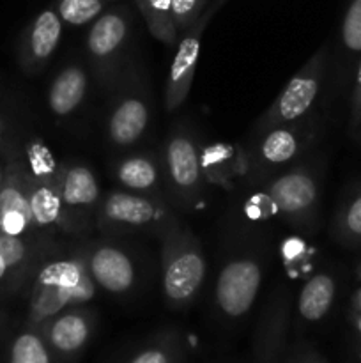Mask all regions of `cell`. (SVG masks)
<instances>
[{
    "mask_svg": "<svg viewBox=\"0 0 361 363\" xmlns=\"http://www.w3.org/2000/svg\"><path fill=\"white\" fill-rule=\"evenodd\" d=\"M268 272V245L250 230L227 240L212 287V308L225 325H239L255 307Z\"/></svg>",
    "mask_w": 361,
    "mask_h": 363,
    "instance_id": "1",
    "label": "cell"
},
{
    "mask_svg": "<svg viewBox=\"0 0 361 363\" xmlns=\"http://www.w3.org/2000/svg\"><path fill=\"white\" fill-rule=\"evenodd\" d=\"M257 188L262 201L268 202L285 225L303 234L317 233L324 188V160L321 156H303Z\"/></svg>",
    "mask_w": 361,
    "mask_h": 363,
    "instance_id": "2",
    "label": "cell"
},
{
    "mask_svg": "<svg viewBox=\"0 0 361 363\" xmlns=\"http://www.w3.org/2000/svg\"><path fill=\"white\" fill-rule=\"evenodd\" d=\"M99 287L87 268L84 245L48 259L32 279L25 325L38 328L42 321L74 305H88Z\"/></svg>",
    "mask_w": 361,
    "mask_h": 363,
    "instance_id": "3",
    "label": "cell"
},
{
    "mask_svg": "<svg viewBox=\"0 0 361 363\" xmlns=\"http://www.w3.org/2000/svg\"><path fill=\"white\" fill-rule=\"evenodd\" d=\"M324 130L321 116L311 112L304 119L251 133L241 152V176L250 186H260L269 177L289 169L310 155Z\"/></svg>",
    "mask_w": 361,
    "mask_h": 363,
    "instance_id": "4",
    "label": "cell"
},
{
    "mask_svg": "<svg viewBox=\"0 0 361 363\" xmlns=\"http://www.w3.org/2000/svg\"><path fill=\"white\" fill-rule=\"evenodd\" d=\"M108 96L105 138L113 149L124 151L145 137L154 110L149 74L133 52L127 57Z\"/></svg>",
    "mask_w": 361,
    "mask_h": 363,
    "instance_id": "5",
    "label": "cell"
},
{
    "mask_svg": "<svg viewBox=\"0 0 361 363\" xmlns=\"http://www.w3.org/2000/svg\"><path fill=\"white\" fill-rule=\"evenodd\" d=\"M202 140L188 121H177L158 149L165 197L179 213L202 208L207 181L200 158Z\"/></svg>",
    "mask_w": 361,
    "mask_h": 363,
    "instance_id": "6",
    "label": "cell"
},
{
    "mask_svg": "<svg viewBox=\"0 0 361 363\" xmlns=\"http://www.w3.org/2000/svg\"><path fill=\"white\" fill-rule=\"evenodd\" d=\"M158 241L163 300L172 311H186L207 279L204 248L183 220L168 227Z\"/></svg>",
    "mask_w": 361,
    "mask_h": 363,
    "instance_id": "7",
    "label": "cell"
},
{
    "mask_svg": "<svg viewBox=\"0 0 361 363\" xmlns=\"http://www.w3.org/2000/svg\"><path fill=\"white\" fill-rule=\"evenodd\" d=\"M179 220V211H176L166 199L140 195L117 186L103 191L94 230L105 236L119 238L126 234H149L158 240Z\"/></svg>",
    "mask_w": 361,
    "mask_h": 363,
    "instance_id": "8",
    "label": "cell"
},
{
    "mask_svg": "<svg viewBox=\"0 0 361 363\" xmlns=\"http://www.w3.org/2000/svg\"><path fill=\"white\" fill-rule=\"evenodd\" d=\"M133 20L127 7H110L91 23L85 38L88 73L106 94L130 57Z\"/></svg>",
    "mask_w": 361,
    "mask_h": 363,
    "instance_id": "9",
    "label": "cell"
},
{
    "mask_svg": "<svg viewBox=\"0 0 361 363\" xmlns=\"http://www.w3.org/2000/svg\"><path fill=\"white\" fill-rule=\"evenodd\" d=\"M23 162L28 176V201L35 233L73 238L57 184L59 163L41 142L28 145L27 152H23Z\"/></svg>",
    "mask_w": 361,
    "mask_h": 363,
    "instance_id": "10",
    "label": "cell"
},
{
    "mask_svg": "<svg viewBox=\"0 0 361 363\" xmlns=\"http://www.w3.org/2000/svg\"><path fill=\"white\" fill-rule=\"evenodd\" d=\"M329 50L321 46L282 89L269 108L255 121L253 133L296 123L315 112L329 71Z\"/></svg>",
    "mask_w": 361,
    "mask_h": 363,
    "instance_id": "11",
    "label": "cell"
},
{
    "mask_svg": "<svg viewBox=\"0 0 361 363\" xmlns=\"http://www.w3.org/2000/svg\"><path fill=\"white\" fill-rule=\"evenodd\" d=\"M87 268L99 291L117 298L134 294L142 282V264L138 254L124 245L119 236L99 234L84 243Z\"/></svg>",
    "mask_w": 361,
    "mask_h": 363,
    "instance_id": "12",
    "label": "cell"
},
{
    "mask_svg": "<svg viewBox=\"0 0 361 363\" xmlns=\"http://www.w3.org/2000/svg\"><path fill=\"white\" fill-rule=\"evenodd\" d=\"M57 184L73 238H87L94 230L96 213L103 199L98 176L85 163L64 162L59 163Z\"/></svg>",
    "mask_w": 361,
    "mask_h": 363,
    "instance_id": "13",
    "label": "cell"
},
{
    "mask_svg": "<svg viewBox=\"0 0 361 363\" xmlns=\"http://www.w3.org/2000/svg\"><path fill=\"white\" fill-rule=\"evenodd\" d=\"M98 321L94 307L74 305L42 321L38 330L60 362L76 363L94 339Z\"/></svg>",
    "mask_w": 361,
    "mask_h": 363,
    "instance_id": "14",
    "label": "cell"
},
{
    "mask_svg": "<svg viewBox=\"0 0 361 363\" xmlns=\"http://www.w3.org/2000/svg\"><path fill=\"white\" fill-rule=\"evenodd\" d=\"M219 7H222V4L212 0L211 6L204 11V14L186 32L179 35V41L176 45V55H173L170 69L166 73L165 91H163V105H165L166 112L179 110L190 96L195 71H197L202 35H204L205 28L209 27L212 16Z\"/></svg>",
    "mask_w": 361,
    "mask_h": 363,
    "instance_id": "15",
    "label": "cell"
},
{
    "mask_svg": "<svg viewBox=\"0 0 361 363\" xmlns=\"http://www.w3.org/2000/svg\"><path fill=\"white\" fill-rule=\"evenodd\" d=\"M292 325V298L287 287H278L258 314L251 339L250 363H282Z\"/></svg>",
    "mask_w": 361,
    "mask_h": 363,
    "instance_id": "16",
    "label": "cell"
},
{
    "mask_svg": "<svg viewBox=\"0 0 361 363\" xmlns=\"http://www.w3.org/2000/svg\"><path fill=\"white\" fill-rule=\"evenodd\" d=\"M0 233L11 236H30L35 233L23 160L14 158L6 169V179L0 191Z\"/></svg>",
    "mask_w": 361,
    "mask_h": 363,
    "instance_id": "17",
    "label": "cell"
},
{
    "mask_svg": "<svg viewBox=\"0 0 361 363\" xmlns=\"http://www.w3.org/2000/svg\"><path fill=\"white\" fill-rule=\"evenodd\" d=\"M64 34V23L55 7H46L35 14L21 39V64L28 73L41 71L55 50L59 48Z\"/></svg>",
    "mask_w": 361,
    "mask_h": 363,
    "instance_id": "18",
    "label": "cell"
},
{
    "mask_svg": "<svg viewBox=\"0 0 361 363\" xmlns=\"http://www.w3.org/2000/svg\"><path fill=\"white\" fill-rule=\"evenodd\" d=\"M113 181L119 188L151 197H165L158 151H133L112 163Z\"/></svg>",
    "mask_w": 361,
    "mask_h": 363,
    "instance_id": "19",
    "label": "cell"
},
{
    "mask_svg": "<svg viewBox=\"0 0 361 363\" xmlns=\"http://www.w3.org/2000/svg\"><path fill=\"white\" fill-rule=\"evenodd\" d=\"M88 91V67L73 60L60 67L50 82L46 103L52 116L66 119L84 105Z\"/></svg>",
    "mask_w": 361,
    "mask_h": 363,
    "instance_id": "20",
    "label": "cell"
},
{
    "mask_svg": "<svg viewBox=\"0 0 361 363\" xmlns=\"http://www.w3.org/2000/svg\"><path fill=\"white\" fill-rule=\"evenodd\" d=\"M338 296V280L329 272H319L306 280L296 298V314L303 325L328 318Z\"/></svg>",
    "mask_w": 361,
    "mask_h": 363,
    "instance_id": "21",
    "label": "cell"
},
{
    "mask_svg": "<svg viewBox=\"0 0 361 363\" xmlns=\"http://www.w3.org/2000/svg\"><path fill=\"white\" fill-rule=\"evenodd\" d=\"M186 360V342L183 332L165 328L142 342L120 363H180Z\"/></svg>",
    "mask_w": 361,
    "mask_h": 363,
    "instance_id": "22",
    "label": "cell"
},
{
    "mask_svg": "<svg viewBox=\"0 0 361 363\" xmlns=\"http://www.w3.org/2000/svg\"><path fill=\"white\" fill-rule=\"evenodd\" d=\"M331 238L343 248H361V183L350 188L336 208L331 222Z\"/></svg>",
    "mask_w": 361,
    "mask_h": 363,
    "instance_id": "23",
    "label": "cell"
},
{
    "mask_svg": "<svg viewBox=\"0 0 361 363\" xmlns=\"http://www.w3.org/2000/svg\"><path fill=\"white\" fill-rule=\"evenodd\" d=\"M202 170L207 184H218L225 190H232L234 177L241 176V152L234 155L227 145H200Z\"/></svg>",
    "mask_w": 361,
    "mask_h": 363,
    "instance_id": "24",
    "label": "cell"
},
{
    "mask_svg": "<svg viewBox=\"0 0 361 363\" xmlns=\"http://www.w3.org/2000/svg\"><path fill=\"white\" fill-rule=\"evenodd\" d=\"M6 363H64L57 358L34 326L25 325L21 332L11 339L7 347Z\"/></svg>",
    "mask_w": 361,
    "mask_h": 363,
    "instance_id": "25",
    "label": "cell"
},
{
    "mask_svg": "<svg viewBox=\"0 0 361 363\" xmlns=\"http://www.w3.org/2000/svg\"><path fill=\"white\" fill-rule=\"evenodd\" d=\"M147 25L152 38L165 46H176L179 41V30L172 14V0H133Z\"/></svg>",
    "mask_w": 361,
    "mask_h": 363,
    "instance_id": "26",
    "label": "cell"
},
{
    "mask_svg": "<svg viewBox=\"0 0 361 363\" xmlns=\"http://www.w3.org/2000/svg\"><path fill=\"white\" fill-rule=\"evenodd\" d=\"M338 48L345 73H354L361 59V0H349L340 23Z\"/></svg>",
    "mask_w": 361,
    "mask_h": 363,
    "instance_id": "27",
    "label": "cell"
},
{
    "mask_svg": "<svg viewBox=\"0 0 361 363\" xmlns=\"http://www.w3.org/2000/svg\"><path fill=\"white\" fill-rule=\"evenodd\" d=\"M110 6L108 0H55L53 7L64 25L85 27L101 16Z\"/></svg>",
    "mask_w": 361,
    "mask_h": 363,
    "instance_id": "28",
    "label": "cell"
},
{
    "mask_svg": "<svg viewBox=\"0 0 361 363\" xmlns=\"http://www.w3.org/2000/svg\"><path fill=\"white\" fill-rule=\"evenodd\" d=\"M209 6L211 0H172V14L179 35L186 32Z\"/></svg>",
    "mask_w": 361,
    "mask_h": 363,
    "instance_id": "29",
    "label": "cell"
},
{
    "mask_svg": "<svg viewBox=\"0 0 361 363\" xmlns=\"http://www.w3.org/2000/svg\"><path fill=\"white\" fill-rule=\"evenodd\" d=\"M361 126V59L357 60L353 73V87L349 99V130L356 135Z\"/></svg>",
    "mask_w": 361,
    "mask_h": 363,
    "instance_id": "30",
    "label": "cell"
},
{
    "mask_svg": "<svg viewBox=\"0 0 361 363\" xmlns=\"http://www.w3.org/2000/svg\"><path fill=\"white\" fill-rule=\"evenodd\" d=\"M285 363H326L317 350L308 344H299L290 350L285 357Z\"/></svg>",
    "mask_w": 361,
    "mask_h": 363,
    "instance_id": "31",
    "label": "cell"
},
{
    "mask_svg": "<svg viewBox=\"0 0 361 363\" xmlns=\"http://www.w3.org/2000/svg\"><path fill=\"white\" fill-rule=\"evenodd\" d=\"M356 277H357V287L353 294V300H350V308L361 312V262H357L356 266Z\"/></svg>",
    "mask_w": 361,
    "mask_h": 363,
    "instance_id": "32",
    "label": "cell"
},
{
    "mask_svg": "<svg viewBox=\"0 0 361 363\" xmlns=\"http://www.w3.org/2000/svg\"><path fill=\"white\" fill-rule=\"evenodd\" d=\"M14 277H21V275H18L16 272H13V269L7 266L6 259L0 255V284L6 282V280H9V279H14Z\"/></svg>",
    "mask_w": 361,
    "mask_h": 363,
    "instance_id": "33",
    "label": "cell"
},
{
    "mask_svg": "<svg viewBox=\"0 0 361 363\" xmlns=\"http://www.w3.org/2000/svg\"><path fill=\"white\" fill-rule=\"evenodd\" d=\"M349 323H350V326H353L354 332H356V335L360 337V340H361V312L350 308V311H349Z\"/></svg>",
    "mask_w": 361,
    "mask_h": 363,
    "instance_id": "34",
    "label": "cell"
},
{
    "mask_svg": "<svg viewBox=\"0 0 361 363\" xmlns=\"http://www.w3.org/2000/svg\"><path fill=\"white\" fill-rule=\"evenodd\" d=\"M4 179H6V170L0 167V191H2V186H4Z\"/></svg>",
    "mask_w": 361,
    "mask_h": 363,
    "instance_id": "35",
    "label": "cell"
},
{
    "mask_svg": "<svg viewBox=\"0 0 361 363\" xmlns=\"http://www.w3.org/2000/svg\"><path fill=\"white\" fill-rule=\"evenodd\" d=\"M4 140V123H2V119H0V142Z\"/></svg>",
    "mask_w": 361,
    "mask_h": 363,
    "instance_id": "36",
    "label": "cell"
},
{
    "mask_svg": "<svg viewBox=\"0 0 361 363\" xmlns=\"http://www.w3.org/2000/svg\"><path fill=\"white\" fill-rule=\"evenodd\" d=\"M354 137H357V138H361V126H360V130H357V133L354 135Z\"/></svg>",
    "mask_w": 361,
    "mask_h": 363,
    "instance_id": "37",
    "label": "cell"
},
{
    "mask_svg": "<svg viewBox=\"0 0 361 363\" xmlns=\"http://www.w3.org/2000/svg\"><path fill=\"white\" fill-rule=\"evenodd\" d=\"M216 2H219V4H222V6H223V4H225L227 0H216Z\"/></svg>",
    "mask_w": 361,
    "mask_h": 363,
    "instance_id": "38",
    "label": "cell"
},
{
    "mask_svg": "<svg viewBox=\"0 0 361 363\" xmlns=\"http://www.w3.org/2000/svg\"><path fill=\"white\" fill-rule=\"evenodd\" d=\"M108 2H110V4H113V2H115V0H108Z\"/></svg>",
    "mask_w": 361,
    "mask_h": 363,
    "instance_id": "39",
    "label": "cell"
},
{
    "mask_svg": "<svg viewBox=\"0 0 361 363\" xmlns=\"http://www.w3.org/2000/svg\"><path fill=\"white\" fill-rule=\"evenodd\" d=\"M219 363H222V362H219ZM229 363H232V362H229ZM246 363H250V362H246Z\"/></svg>",
    "mask_w": 361,
    "mask_h": 363,
    "instance_id": "40",
    "label": "cell"
},
{
    "mask_svg": "<svg viewBox=\"0 0 361 363\" xmlns=\"http://www.w3.org/2000/svg\"><path fill=\"white\" fill-rule=\"evenodd\" d=\"M180 363H186V360H184V362H180Z\"/></svg>",
    "mask_w": 361,
    "mask_h": 363,
    "instance_id": "41",
    "label": "cell"
}]
</instances>
